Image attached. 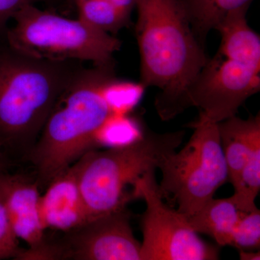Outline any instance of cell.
<instances>
[{
	"instance_id": "obj_1",
	"label": "cell",
	"mask_w": 260,
	"mask_h": 260,
	"mask_svg": "<svg viewBox=\"0 0 260 260\" xmlns=\"http://www.w3.org/2000/svg\"><path fill=\"white\" fill-rule=\"evenodd\" d=\"M140 82L160 92L155 106L162 120L189 108L188 92L208 60L179 0H135Z\"/></svg>"
},
{
	"instance_id": "obj_2",
	"label": "cell",
	"mask_w": 260,
	"mask_h": 260,
	"mask_svg": "<svg viewBox=\"0 0 260 260\" xmlns=\"http://www.w3.org/2000/svg\"><path fill=\"white\" fill-rule=\"evenodd\" d=\"M114 67L82 68L56 101L28 152L39 187L47 186L99 143L101 129L116 114L105 94L116 77Z\"/></svg>"
},
{
	"instance_id": "obj_3",
	"label": "cell",
	"mask_w": 260,
	"mask_h": 260,
	"mask_svg": "<svg viewBox=\"0 0 260 260\" xmlns=\"http://www.w3.org/2000/svg\"><path fill=\"white\" fill-rule=\"evenodd\" d=\"M79 61H53L0 44V140L28 152L56 101L82 69Z\"/></svg>"
},
{
	"instance_id": "obj_4",
	"label": "cell",
	"mask_w": 260,
	"mask_h": 260,
	"mask_svg": "<svg viewBox=\"0 0 260 260\" xmlns=\"http://www.w3.org/2000/svg\"><path fill=\"white\" fill-rule=\"evenodd\" d=\"M180 131H146L129 143L101 151L89 150L72 165L90 220L125 207L126 192L147 172L158 169L162 158L177 150L184 139Z\"/></svg>"
},
{
	"instance_id": "obj_5",
	"label": "cell",
	"mask_w": 260,
	"mask_h": 260,
	"mask_svg": "<svg viewBox=\"0 0 260 260\" xmlns=\"http://www.w3.org/2000/svg\"><path fill=\"white\" fill-rule=\"evenodd\" d=\"M7 44L15 50L53 61H89L94 66L113 64L121 42L108 32L28 5L13 17Z\"/></svg>"
},
{
	"instance_id": "obj_6",
	"label": "cell",
	"mask_w": 260,
	"mask_h": 260,
	"mask_svg": "<svg viewBox=\"0 0 260 260\" xmlns=\"http://www.w3.org/2000/svg\"><path fill=\"white\" fill-rule=\"evenodd\" d=\"M189 126L194 131L188 143L166 155L158 167L159 192L184 216L196 213L229 181L218 123L200 114Z\"/></svg>"
},
{
	"instance_id": "obj_7",
	"label": "cell",
	"mask_w": 260,
	"mask_h": 260,
	"mask_svg": "<svg viewBox=\"0 0 260 260\" xmlns=\"http://www.w3.org/2000/svg\"><path fill=\"white\" fill-rule=\"evenodd\" d=\"M155 171L147 172L133 186V198H141L146 204L141 220V260L218 259V248L204 242L184 215L166 204Z\"/></svg>"
},
{
	"instance_id": "obj_8",
	"label": "cell",
	"mask_w": 260,
	"mask_h": 260,
	"mask_svg": "<svg viewBox=\"0 0 260 260\" xmlns=\"http://www.w3.org/2000/svg\"><path fill=\"white\" fill-rule=\"evenodd\" d=\"M260 90V68L217 52L208 59L188 92L189 107L219 123L236 116L244 102Z\"/></svg>"
},
{
	"instance_id": "obj_9",
	"label": "cell",
	"mask_w": 260,
	"mask_h": 260,
	"mask_svg": "<svg viewBox=\"0 0 260 260\" xmlns=\"http://www.w3.org/2000/svg\"><path fill=\"white\" fill-rule=\"evenodd\" d=\"M67 234L58 242L61 259L141 260V243L135 237L125 207Z\"/></svg>"
},
{
	"instance_id": "obj_10",
	"label": "cell",
	"mask_w": 260,
	"mask_h": 260,
	"mask_svg": "<svg viewBox=\"0 0 260 260\" xmlns=\"http://www.w3.org/2000/svg\"><path fill=\"white\" fill-rule=\"evenodd\" d=\"M39 186L20 175L0 174V198L17 239L28 245L21 249L17 259L28 260L47 245L45 229L39 215Z\"/></svg>"
},
{
	"instance_id": "obj_11",
	"label": "cell",
	"mask_w": 260,
	"mask_h": 260,
	"mask_svg": "<svg viewBox=\"0 0 260 260\" xmlns=\"http://www.w3.org/2000/svg\"><path fill=\"white\" fill-rule=\"evenodd\" d=\"M44 229L68 233L90 221L73 167L54 178L39 199Z\"/></svg>"
},
{
	"instance_id": "obj_12",
	"label": "cell",
	"mask_w": 260,
	"mask_h": 260,
	"mask_svg": "<svg viewBox=\"0 0 260 260\" xmlns=\"http://www.w3.org/2000/svg\"><path fill=\"white\" fill-rule=\"evenodd\" d=\"M220 145L226 162L229 180L232 184L260 144L259 114L243 119L234 116L218 123Z\"/></svg>"
},
{
	"instance_id": "obj_13",
	"label": "cell",
	"mask_w": 260,
	"mask_h": 260,
	"mask_svg": "<svg viewBox=\"0 0 260 260\" xmlns=\"http://www.w3.org/2000/svg\"><path fill=\"white\" fill-rule=\"evenodd\" d=\"M247 9L230 13L215 30L221 36L218 51L229 59L260 68V37L246 20Z\"/></svg>"
},
{
	"instance_id": "obj_14",
	"label": "cell",
	"mask_w": 260,
	"mask_h": 260,
	"mask_svg": "<svg viewBox=\"0 0 260 260\" xmlns=\"http://www.w3.org/2000/svg\"><path fill=\"white\" fill-rule=\"evenodd\" d=\"M242 212L230 198H212L196 213L184 217L197 234L209 236L219 246H230L233 232Z\"/></svg>"
},
{
	"instance_id": "obj_15",
	"label": "cell",
	"mask_w": 260,
	"mask_h": 260,
	"mask_svg": "<svg viewBox=\"0 0 260 260\" xmlns=\"http://www.w3.org/2000/svg\"><path fill=\"white\" fill-rule=\"evenodd\" d=\"M199 42L204 45L212 29L225 16L242 9H249L254 0H179Z\"/></svg>"
},
{
	"instance_id": "obj_16",
	"label": "cell",
	"mask_w": 260,
	"mask_h": 260,
	"mask_svg": "<svg viewBox=\"0 0 260 260\" xmlns=\"http://www.w3.org/2000/svg\"><path fill=\"white\" fill-rule=\"evenodd\" d=\"M80 20L90 26L116 34L129 25L130 15L122 13L107 0H74Z\"/></svg>"
},
{
	"instance_id": "obj_17",
	"label": "cell",
	"mask_w": 260,
	"mask_h": 260,
	"mask_svg": "<svg viewBox=\"0 0 260 260\" xmlns=\"http://www.w3.org/2000/svg\"><path fill=\"white\" fill-rule=\"evenodd\" d=\"M232 185L234 193L230 198L238 209L249 212L257 208L255 200L260 190V144L253 149Z\"/></svg>"
},
{
	"instance_id": "obj_18",
	"label": "cell",
	"mask_w": 260,
	"mask_h": 260,
	"mask_svg": "<svg viewBox=\"0 0 260 260\" xmlns=\"http://www.w3.org/2000/svg\"><path fill=\"white\" fill-rule=\"evenodd\" d=\"M144 87L139 83L114 78L105 88L106 96L116 114H125L141 99Z\"/></svg>"
},
{
	"instance_id": "obj_19",
	"label": "cell",
	"mask_w": 260,
	"mask_h": 260,
	"mask_svg": "<svg viewBox=\"0 0 260 260\" xmlns=\"http://www.w3.org/2000/svg\"><path fill=\"white\" fill-rule=\"evenodd\" d=\"M230 246L239 250H256L260 246V211L242 212L233 232Z\"/></svg>"
},
{
	"instance_id": "obj_20",
	"label": "cell",
	"mask_w": 260,
	"mask_h": 260,
	"mask_svg": "<svg viewBox=\"0 0 260 260\" xmlns=\"http://www.w3.org/2000/svg\"><path fill=\"white\" fill-rule=\"evenodd\" d=\"M21 250L0 198V259L16 257Z\"/></svg>"
},
{
	"instance_id": "obj_21",
	"label": "cell",
	"mask_w": 260,
	"mask_h": 260,
	"mask_svg": "<svg viewBox=\"0 0 260 260\" xmlns=\"http://www.w3.org/2000/svg\"><path fill=\"white\" fill-rule=\"evenodd\" d=\"M39 1L42 0H0V44L6 42L8 22L24 7Z\"/></svg>"
},
{
	"instance_id": "obj_22",
	"label": "cell",
	"mask_w": 260,
	"mask_h": 260,
	"mask_svg": "<svg viewBox=\"0 0 260 260\" xmlns=\"http://www.w3.org/2000/svg\"><path fill=\"white\" fill-rule=\"evenodd\" d=\"M113 6L126 15H131L135 8V0H107Z\"/></svg>"
},
{
	"instance_id": "obj_23",
	"label": "cell",
	"mask_w": 260,
	"mask_h": 260,
	"mask_svg": "<svg viewBox=\"0 0 260 260\" xmlns=\"http://www.w3.org/2000/svg\"><path fill=\"white\" fill-rule=\"evenodd\" d=\"M239 258L241 260H259V251H253V250H239Z\"/></svg>"
},
{
	"instance_id": "obj_24",
	"label": "cell",
	"mask_w": 260,
	"mask_h": 260,
	"mask_svg": "<svg viewBox=\"0 0 260 260\" xmlns=\"http://www.w3.org/2000/svg\"><path fill=\"white\" fill-rule=\"evenodd\" d=\"M4 145L0 140V174L5 172V167L6 165V158H5Z\"/></svg>"
}]
</instances>
